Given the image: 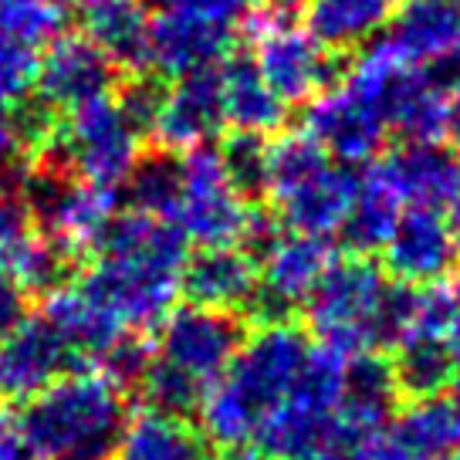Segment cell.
<instances>
[{
  "mask_svg": "<svg viewBox=\"0 0 460 460\" xmlns=\"http://www.w3.org/2000/svg\"><path fill=\"white\" fill-rule=\"evenodd\" d=\"M95 247L99 261L75 288L122 329L159 325L180 295V274L190 258V241L176 224L139 210L112 214Z\"/></svg>",
  "mask_w": 460,
  "mask_h": 460,
  "instance_id": "obj_1",
  "label": "cell"
},
{
  "mask_svg": "<svg viewBox=\"0 0 460 460\" xmlns=\"http://www.w3.org/2000/svg\"><path fill=\"white\" fill-rule=\"evenodd\" d=\"M308 352V335L291 322L258 325L254 335H244L224 376L203 393L197 410L203 427L200 437L220 450L254 444L264 417L298 383Z\"/></svg>",
  "mask_w": 460,
  "mask_h": 460,
  "instance_id": "obj_2",
  "label": "cell"
},
{
  "mask_svg": "<svg viewBox=\"0 0 460 460\" xmlns=\"http://www.w3.org/2000/svg\"><path fill=\"white\" fill-rule=\"evenodd\" d=\"M413 285H393L366 254L335 261L318 278L305 312L322 349L359 356L396 345L413 315Z\"/></svg>",
  "mask_w": 460,
  "mask_h": 460,
  "instance_id": "obj_3",
  "label": "cell"
},
{
  "mask_svg": "<svg viewBox=\"0 0 460 460\" xmlns=\"http://www.w3.org/2000/svg\"><path fill=\"white\" fill-rule=\"evenodd\" d=\"M126 423V389L102 373H68L21 402L14 433L34 460H112Z\"/></svg>",
  "mask_w": 460,
  "mask_h": 460,
  "instance_id": "obj_4",
  "label": "cell"
},
{
  "mask_svg": "<svg viewBox=\"0 0 460 460\" xmlns=\"http://www.w3.org/2000/svg\"><path fill=\"white\" fill-rule=\"evenodd\" d=\"M362 176L352 166L335 163L308 132H288L271 139L268 197L281 227L308 237L339 234L356 203Z\"/></svg>",
  "mask_w": 460,
  "mask_h": 460,
  "instance_id": "obj_5",
  "label": "cell"
},
{
  "mask_svg": "<svg viewBox=\"0 0 460 460\" xmlns=\"http://www.w3.org/2000/svg\"><path fill=\"white\" fill-rule=\"evenodd\" d=\"M139 132L126 122L115 99H99L68 112V122L58 129L55 146L38 163H55L92 187L112 190L126 183L129 170L139 159Z\"/></svg>",
  "mask_w": 460,
  "mask_h": 460,
  "instance_id": "obj_6",
  "label": "cell"
},
{
  "mask_svg": "<svg viewBox=\"0 0 460 460\" xmlns=\"http://www.w3.org/2000/svg\"><path fill=\"white\" fill-rule=\"evenodd\" d=\"M342 373L345 359L322 345H312L298 383L291 386L285 400L264 417L254 433L258 454L264 460H291L302 450L322 440V433L332 427L342 400Z\"/></svg>",
  "mask_w": 460,
  "mask_h": 460,
  "instance_id": "obj_7",
  "label": "cell"
},
{
  "mask_svg": "<svg viewBox=\"0 0 460 460\" xmlns=\"http://www.w3.org/2000/svg\"><path fill=\"white\" fill-rule=\"evenodd\" d=\"M251 220V203L230 187L220 156L210 146L187 149L180 156V193L170 224L200 247L241 244Z\"/></svg>",
  "mask_w": 460,
  "mask_h": 460,
  "instance_id": "obj_8",
  "label": "cell"
},
{
  "mask_svg": "<svg viewBox=\"0 0 460 460\" xmlns=\"http://www.w3.org/2000/svg\"><path fill=\"white\" fill-rule=\"evenodd\" d=\"M17 193L24 197L31 220L41 224L44 234H55L72 247H95L99 234L115 214L112 190L92 187L55 163H34Z\"/></svg>",
  "mask_w": 460,
  "mask_h": 460,
  "instance_id": "obj_9",
  "label": "cell"
},
{
  "mask_svg": "<svg viewBox=\"0 0 460 460\" xmlns=\"http://www.w3.org/2000/svg\"><path fill=\"white\" fill-rule=\"evenodd\" d=\"M254 68L268 82L285 105L315 99L322 88L339 82L335 55L305 31V24H291L281 11L264 14L254 24Z\"/></svg>",
  "mask_w": 460,
  "mask_h": 460,
  "instance_id": "obj_10",
  "label": "cell"
},
{
  "mask_svg": "<svg viewBox=\"0 0 460 460\" xmlns=\"http://www.w3.org/2000/svg\"><path fill=\"white\" fill-rule=\"evenodd\" d=\"M244 335L247 332L241 325V315L203 308V305H187L176 312L170 308L159 322L156 359L176 366L180 373H187L207 389L224 376V369L244 342Z\"/></svg>",
  "mask_w": 460,
  "mask_h": 460,
  "instance_id": "obj_11",
  "label": "cell"
},
{
  "mask_svg": "<svg viewBox=\"0 0 460 460\" xmlns=\"http://www.w3.org/2000/svg\"><path fill=\"white\" fill-rule=\"evenodd\" d=\"M258 261V291L247 312L258 318V325H271L288 322L295 308L308 302L318 278L332 264V251L325 237L281 230V237Z\"/></svg>",
  "mask_w": 460,
  "mask_h": 460,
  "instance_id": "obj_12",
  "label": "cell"
},
{
  "mask_svg": "<svg viewBox=\"0 0 460 460\" xmlns=\"http://www.w3.org/2000/svg\"><path fill=\"white\" fill-rule=\"evenodd\" d=\"M75 366L78 359L65 335L44 315H28L0 335V402L31 400Z\"/></svg>",
  "mask_w": 460,
  "mask_h": 460,
  "instance_id": "obj_13",
  "label": "cell"
},
{
  "mask_svg": "<svg viewBox=\"0 0 460 460\" xmlns=\"http://www.w3.org/2000/svg\"><path fill=\"white\" fill-rule=\"evenodd\" d=\"M302 132H308L332 159L352 166L379 156L389 129L379 112L369 109L356 92H349L345 85H329L315 99H308Z\"/></svg>",
  "mask_w": 460,
  "mask_h": 460,
  "instance_id": "obj_14",
  "label": "cell"
},
{
  "mask_svg": "<svg viewBox=\"0 0 460 460\" xmlns=\"http://www.w3.org/2000/svg\"><path fill=\"white\" fill-rule=\"evenodd\" d=\"M224 95H220V68L183 75L163 92V105L153 122V132L163 149L187 153L210 146L224 132Z\"/></svg>",
  "mask_w": 460,
  "mask_h": 460,
  "instance_id": "obj_15",
  "label": "cell"
},
{
  "mask_svg": "<svg viewBox=\"0 0 460 460\" xmlns=\"http://www.w3.org/2000/svg\"><path fill=\"white\" fill-rule=\"evenodd\" d=\"M115 68L109 58L85 38H55L38 65V95L58 112L109 99L115 88Z\"/></svg>",
  "mask_w": 460,
  "mask_h": 460,
  "instance_id": "obj_16",
  "label": "cell"
},
{
  "mask_svg": "<svg viewBox=\"0 0 460 460\" xmlns=\"http://www.w3.org/2000/svg\"><path fill=\"white\" fill-rule=\"evenodd\" d=\"M234 48V28L190 14H156L149 21V68L166 78L220 68Z\"/></svg>",
  "mask_w": 460,
  "mask_h": 460,
  "instance_id": "obj_17",
  "label": "cell"
},
{
  "mask_svg": "<svg viewBox=\"0 0 460 460\" xmlns=\"http://www.w3.org/2000/svg\"><path fill=\"white\" fill-rule=\"evenodd\" d=\"M376 172L386 180L400 203L410 207L444 210L460 197V153L440 139L402 143L376 166Z\"/></svg>",
  "mask_w": 460,
  "mask_h": 460,
  "instance_id": "obj_18",
  "label": "cell"
},
{
  "mask_svg": "<svg viewBox=\"0 0 460 460\" xmlns=\"http://www.w3.org/2000/svg\"><path fill=\"white\" fill-rule=\"evenodd\" d=\"M386 271H393L402 285H430L447 278L454 268V230L444 210L410 207L402 210L396 227L383 244Z\"/></svg>",
  "mask_w": 460,
  "mask_h": 460,
  "instance_id": "obj_19",
  "label": "cell"
},
{
  "mask_svg": "<svg viewBox=\"0 0 460 460\" xmlns=\"http://www.w3.org/2000/svg\"><path fill=\"white\" fill-rule=\"evenodd\" d=\"M180 291L190 305L241 315L258 291V261L241 244H214L190 254L180 274Z\"/></svg>",
  "mask_w": 460,
  "mask_h": 460,
  "instance_id": "obj_20",
  "label": "cell"
},
{
  "mask_svg": "<svg viewBox=\"0 0 460 460\" xmlns=\"http://www.w3.org/2000/svg\"><path fill=\"white\" fill-rule=\"evenodd\" d=\"M386 41L410 65L440 75L460 58V0H402Z\"/></svg>",
  "mask_w": 460,
  "mask_h": 460,
  "instance_id": "obj_21",
  "label": "cell"
},
{
  "mask_svg": "<svg viewBox=\"0 0 460 460\" xmlns=\"http://www.w3.org/2000/svg\"><path fill=\"white\" fill-rule=\"evenodd\" d=\"M75 17L82 38L95 44L115 68H149V7L143 0H78Z\"/></svg>",
  "mask_w": 460,
  "mask_h": 460,
  "instance_id": "obj_22",
  "label": "cell"
},
{
  "mask_svg": "<svg viewBox=\"0 0 460 460\" xmlns=\"http://www.w3.org/2000/svg\"><path fill=\"white\" fill-rule=\"evenodd\" d=\"M305 31L332 55L376 41L393 17V0H305Z\"/></svg>",
  "mask_w": 460,
  "mask_h": 460,
  "instance_id": "obj_23",
  "label": "cell"
},
{
  "mask_svg": "<svg viewBox=\"0 0 460 460\" xmlns=\"http://www.w3.org/2000/svg\"><path fill=\"white\" fill-rule=\"evenodd\" d=\"M396 396L400 389L393 379V366L383 352L349 356L342 373V400H339L335 417L356 423L362 430H386Z\"/></svg>",
  "mask_w": 460,
  "mask_h": 460,
  "instance_id": "obj_24",
  "label": "cell"
},
{
  "mask_svg": "<svg viewBox=\"0 0 460 460\" xmlns=\"http://www.w3.org/2000/svg\"><path fill=\"white\" fill-rule=\"evenodd\" d=\"M220 95H224V119L237 132L274 136L285 126L288 105L268 88L251 58H227L220 65Z\"/></svg>",
  "mask_w": 460,
  "mask_h": 460,
  "instance_id": "obj_25",
  "label": "cell"
},
{
  "mask_svg": "<svg viewBox=\"0 0 460 460\" xmlns=\"http://www.w3.org/2000/svg\"><path fill=\"white\" fill-rule=\"evenodd\" d=\"M389 440L413 460H447L460 447V406L444 393L413 400L389 430Z\"/></svg>",
  "mask_w": 460,
  "mask_h": 460,
  "instance_id": "obj_26",
  "label": "cell"
},
{
  "mask_svg": "<svg viewBox=\"0 0 460 460\" xmlns=\"http://www.w3.org/2000/svg\"><path fill=\"white\" fill-rule=\"evenodd\" d=\"M112 460H207V447L187 420L146 410L126 423Z\"/></svg>",
  "mask_w": 460,
  "mask_h": 460,
  "instance_id": "obj_27",
  "label": "cell"
},
{
  "mask_svg": "<svg viewBox=\"0 0 460 460\" xmlns=\"http://www.w3.org/2000/svg\"><path fill=\"white\" fill-rule=\"evenodd\" d=\"M14 278L28 288V295H55L61 288H72L82 271V251L61 241L55 234H31L24 244L7 261Z\"/></svg>",
  "mask_w": 460,
  "mask_h": 460,
  "instance_id": "obj_28",
  "label": "cell"
},
{
  "mask_svg": "<svg viewBox=\"0 0 460 460\" xmlns=\"http://www.w3.org/2000/svg\"><path fill=\"white\" fill-rule=\"evenodd\" d=\"M389 366H393L396 389L413 396V400H423V396H440L450 386V376L457 369V356H454L447 339L402 335Z\"/></svg>",
  "mask_w": 460,
  "mask_h": 460,
  "instance_id": "obj_29",
  "label": "cell"
},
{
  "mask_svg": "<svg viewBox=\"0 0 460 460\" xmlns=\"http://www.w3.org/2000/svg\"><path fill=\"white\" fill-rule=\"evenodd\" d=\"M400 214V197L389 190V183L379 172L369 170V176H362L356 203H352V210H349L339 234H342L345 244L352 247L356 254H373V251H383Z\"/></svg>",
  "mask_w": 460,
  "mask_h": 460,
  "instance_id": "obj_30",
  "label": "cell"
},
{
  "mask_svg": "<svg viewBox=\"0 0 460 460\" xmlns=\"http://www.w3.org/2000/svg\"><path fill=\"white\" fill-rule=\"evenodd\" d=\"M119 190H126L129 210L170 220L172 207H176V193H180V156L172 149H156L146 156L139 153L136 166Z\"/></svg>",
  "mask_w": 460,
  "mask_h": 460,
  "instance_id": "obj_31",
  "label": "cell"
},
{
  "mask_svg": "<svg viewBox=\"0 0 460 460\" xmlns=\"http://www.w3.org/2000/svg\"><path fill=\"white\" fill-rule=\"evenodd\" d=\"M72 21L68 0H0V31L31 48H48Z\"/></svg>",
  "mask_w": 460,
  "mask_h": 460,
  "instance_id": "obj_32",
  "label": "cell"
},
{
  "mask_svg": "<svg viewBox=\"0 0 460 460\" xmlns=\"http://www.w3.org/2000/svg\"><path fill=\"white\" fill-rule=\"evenodd\" d=\"M220 166L227 172L230 187L247 203L268 197V163H271V136L258 132H234L227 143L217 149Z\"/></svg>",
  "mask_w": 460,
  "mask_h": 460,
  "instance_id": "obj_33",
  "label": "cell"
},
{
  "mask_svg": "<svg viewBox=\"0 0 460 460\" xmlns=\"http://www.w3.org/2000/svg\"><path fill=\"white\" fill-rule=\"evenodd\" d=\"M136 386H139L146 406H149L153 413L180 417V420H187L190 413H197L203 393H207L197 379H190L187 373H180L176 366H170V362H163V359H149L143 379H139Z\"/></svg>",
  "mask_w": 460,
  "mask_h": 460,
  "instance_id": "obj_34",
  "label": "cell"
},
{
  "mask_svg": "<svg viewBox=\"0 0 460 460\" xmlns=\"http://www.w3.org/2000/svg\"><path fill=\"white\" fill-rule=\"evenodd\" d=\"M460 318V285L457 281H430L413 291V315L406 325V335H430V339H447Z\"/></svg>",
  "mask_w": 460,
  "mask_h": 460,
  "instance_id": "obj_35",
  "label": "cell"
},
{
  "mask_svg": "<svg viewBox=\"0 0 460 460\" xmlns=\"http://www.w3.org/2000/svg\"><path fill=\"white\" fill-rule=\"evenodd\" d=\"M383 430H362L356 423L345 420H332V427L322 433V440L302 450L291 460H376V444H379Z\"/></svg>",
  "mask_w": 460,
  "mask_h": 460,
  "instance_id": "obj_36",
  "label": "cell"
},
{
  "mask_svg": "<svg viewBox=\"0 0 460 460\" xmlns=\"http://www.w3.org/2000/svg\"><path fill=\"white\" fill-rule=\"evenodd\" d=\"M38 65H41L38 48H31V44L17 41V38L0 31V102L4 105L24 99L34 88Z\"/></svg>",
  "mask_w": 460,
  "mask_h": 460,
  "instance_id": "obj_37",
  "label": "cell"
},
{
  "mask_svg": "<svg viewBox=\"0 0 460 460\" xmlns=\"http://www.w3.org/2000/svg\"><path fill=\"white\" fill-rule=\"evenodd\" d=\"M163 92H166V85H163L159 78H149V75H139V72L119 88L115 105H119V112L126 115V122H129L139 136H149V132H153V122H156L159 105H163Z\"/></svg>",
  "mask_w": 460,
  "mask_h": 460,
  "instance_id": "obj_38",
  "label": "cell"
},
{
  "mask_svg": "<svg viewBox=\"0 0 460 460\" xmlns=\"http://www.w3.org/2000/svg\"><path fill=\"white\" fill-rule=\"evenodd\" d=\"M146 7H153L156 14H190L203 21H217L237 28L241 21H251L261 0H143Z\"/></svg>",
  "mask_w": 460,
  "mask_h": 460,
  "instance_id": "obj_39",
  "label": "cell"
},
{
  "mask_svg": "<svg viewBox=\"0 0 460 460\" xmlns=\"http://www.w3.org/2000/svg\"><path fill=\"white\" fill-rule=\"evenodd\" d=\"M34 166L28 146L21 139V129L11 112V102H0V187H21L24 172Z\"/></svg>",
  "mask_w": 460,
  "mask_h": 460,
  "instance_id": "obj_40",
  "label": "cell"
},
{
  "mask_svg": "<svg viewBox=\"0 0 460 460\" xmlns=\"http://www.w3.org/2000/svg\"><path fill=\"white\" fill-rule=\"evenodd\" d=\"M34 234V220L24 197L14 187H0V264L14 258V251Z\"/></svg>",
  "mask_w": 460,
  "mask_h": 460,
  "instance_id": "obj_41",
  "label": "cell"
},
{
  "mask_svg": "<svg viewBox=\"0 0 460 460\" xmlns=\"http://www.w3.org/2000/svg\"><path fill=\"white\" fill-rule=\"evenodd\" d=\"M28 288L17 281L7 264H0V335H7L17 322L28 318Z\"/></svg>",
  "mask_w": 460,
  "mask_h": 460,
  "instance_id": "obj_42",
  "label": "cell"
},
{
  "mask_svg": "<svg viewBox=\"0 0 460 460\" xmlns=\"http://www.w3.org/2000/svg\"><path fill=\"white\" fill-rule=\"evenodd\" d=\"M437 82L444 85V136L450 139V149L460 153V58L437 75Z\"/></svg>",
  "mask_w": 460,
  "mask_h": 460,
  "instance_id": "obj_43",
  "label": "cell"
},
{
  "mask_svg": "<svg viewBox=\"0 0 460 460\" xmlns=\"http://www.w3.org/2000/svg\"><path fill=\"white\" fill-rule=\"evenodd\" d=\"M207 460H264V457H261L258 450H247V447H227L217 457H207Z\"/></svg>",
  "mask_w": 460,
  "mask_h": 460,
  "instance_id": "obj_44",
  "label": "cell"
},
{
  "mask_svg": "<svg viewBox=\"0 0 460 460\" xmlns=\"http://www.w3.org/2000/svg\"><path fill=\"white\" fill-rule=\"evenodd\" d=\"M454 207H457V217H454L450 230H454V261H460V200L454 203Z\"/></svg>",
  "mask_w": 460,
  "mask_h": 460,
  "instance_id": "obj_45",
  "label": "cell"
},
{
  "mask_svg": "<svg viewBox=\"0 0 460 460\" xmlns=\"http://www.w3.org/2000/svg\"><path fill=\"white\" fill-rule=\"evenodd\" d=\"M447 389L454 393L450 400H454V402H457V406H460V362H457V369H454V376H450V386H447Z\"/></svg>",
  "mask_w": 460,
  "mask_h": 460,
  "instance_id": "obj_46",
  "label": "cell"
},
{
  "mask_svg": "<svg viewBox=\"0 0 460 460\" xmlns=\"http://www.w3.org/2000/svg\"><path fill=\"white\" fill-rule=\"evenodd\" d=\"M450 349H454V356H457V362H460V318H457V325H454V332H450Z\"/></svg>",
  "mask_w": 460,
  "mask_h": 460,
  "instance_id": "obj_47",
  "label": "cell"
},
{
  "mask_svg": "<svg viewBox=\"0 0 460 460\" xmlns=\"http://www.w3.org/2000/svg\"><path fill=\"white\" fill-rule=\"evenodd\" d=\"M305 0H274V7H278V11H281V14H285V11H291V7H302Z\"/></svg>",
  "mask_w": 460,
  "mask_h": 460,
  "instance_id": "obj_48",
  "label": "cell"
},
{
  "mask_svg": "<svg viewBox=\"0 0 460 460\" xmlns=\"http://www.w3.org/2000/svg\"><path fill=\"white\" fill-rule=\"evenodd\" d=\"M447 460H460V447H457V450H454V454H450Z\"/></svg>",
  "mask_w": 460,
  "mask_h": 460,
  "instance_id": "obj_49",
  "label": "cell"
},
{
  "mask_svg": "<svg viewBox=\"0 0 460 460\" xmlns=\"http://www.w3.org/2000/svg\"><path fill=\"white\" fill-rule=\"evenodd\" d=\"M457 200H460V197H457Z\"/></svg>",
  "mask_w": 460,
  "mask_h": 460,
  "instance_id": "obj_50",
  "label": "cell"
}]
</instances>
